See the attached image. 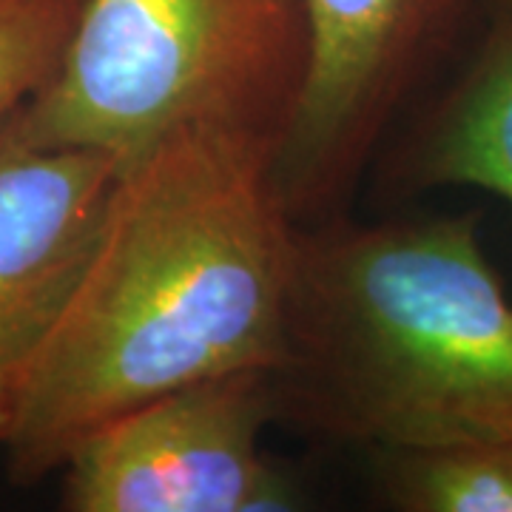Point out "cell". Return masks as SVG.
Wrapping results in <instances>:
<instances>
[{
  "mask_svg": "<svg viewBox=\"0 0 512 512\" xmlns=\"http://www.w3.org/2000/svg\"><path fill=\"white\" fill-rule=\"evenodd\" d=\"M274 140L191 126L128 163L69 296L20 367L9 476L60 470L157 396L282 359L299 222Z\"/></svg>",
  "mask_w": 512,
  "mask_h": 512,
  "instance_id": "1",
  "label": "cell"
},
{
  "mask_svg": "<svg viewBox=\"0 0 512 512\" xmlns=\"http://www.w3.org/2000/svg\"><path fill=\"white\" fill-rule=\"evenodd\" d=\"M276 421L427 450L512 439V299L481 214L299 225Z\"/></svg>",
  "mask_w": 512,
  "mask_h": 512,
  "instance_id": "2",
  "label": "cell"
},
{
  "mask_svg": "<svg viewBox=\"0 0 512 512\" xmlns=\"http://www.w3.org/2000/svg\"><path fill=\"white\" fill-rule=\"evenodd\" d=\"M311 57L305 0H80L60 69L9 120L35 148L120 163L180 128L282 143Z\"/></svg>",
  "mask_w": 512,
  "mask_h": 512,
  "instance_id": "3",
  "label": "cell"
},
{
  "mask_svg": "<svg viewBox=\"0 0 512 512\" xmlns=\"http://www.w3.org/2000/svg\"><path fill=\"white\" fill-rule=\"evenodd\" d=\"M478 0H305V89L276 151L293 220L336 217L384 134L444 83L470 49Z\"/></svg>",
  "mask_w": 512,
  "mask_h": 512,
  "instance_id": "4",
  "label": "cell"
},
{
  "mask_svg": "<svg viewBox=\"0 0 512 512\" xmlns=\"http://www.w3.org/2000/svg\"><path fill=\"white\" fill-rule=\"evenodd\" d=\"M271 370L185 384L103 424L63 470L69 512H288L299 481L262 453Z\"/></svg>",
  "mask_w": 512,
  "mask_h": 512,
  "instance_id": "5",
  "label": "cell"
},
{
  "mask_svg": "<svg viewBox=\"0 0 512 512\" xmlns=\"http://www.w3.org/2000/svg\"><path fill=\"white\" fill-rule=\"evenodd\" d=\"M120 163L35 148L0 128V348L37 339L69 296L106 217Z\"/></svg>",
  "mask_w": 512,
  "mask_h": 512,
  "instance_id": "6",
  "label": "cell"
},
{
  "mask_svg": "<svg viewBox=\"0 0 512 512\" xmlns=\"http://www.w3.org/2000/svg\"><path fill=\"white\" fill-rule=\"evenodd\" d=\"M387 160L402 194L470 185L512 205V0L495 6Z\"/></svg>",
  "mask_w": 512,
  "mask_h": 512,
  "instance_id": "7",
  "label": "cell"
},
{
  "mask_svg": "<svg viewBox=\"0 0 512 512\" xmlns=\"http://www.w3.org/2000/svg\"><path fill=\"white\" fill-rule=\"evenodd\" d=\"M376 487L399 512H512V439L379 450Z\"/></svg>",
  "mask_w": 512,
  "mask_h": 512,
  "instance_id": "8",
  "label": "cell"
},
{
  "mask_svg": "<svg viewBox=\"0 0 512 512\" xmlns=\"http://www.w3.org/2000/svg\"><path fill=\"white\" fill-rule=\"evenodd\" d=\"M80 0L0 3V128L60 69Z\"/></svg>",
  "mask_w": 512,
  "mask_h": 512,
  "instance_id": "9",
  "label": "cell"
},
{
  "mask_svg": "<svg viewBox=\"0 0 512 512\" xmlns=\"http://www.w3.org/2000/svg\"><path fill=\"white\" fill-rule=\"evenodd\" d=\"M37 339H18V342H9V345L0 348V441L6 436V427H9V419H12V402H15L20 367H23Z\"/></svg>",
  "mask_w": 512,
  "mask_h": 512,
  "instance_id": "10",
  "label": "cell"
},
{
  "mask_svg": "<svg viewBox=\"0 0 512 512\" xmlns=\"http://www.w3.org/2000/svg\"><path fill=\"white\" fill-rule=\"evenodd\" d=\"M0 3H12V0H0Z\"/></svg>",
  "mask_w": 512,
  "mask_h": 512,
  "instance_id": "11",
  "label": "cell"
}]
</instances>
